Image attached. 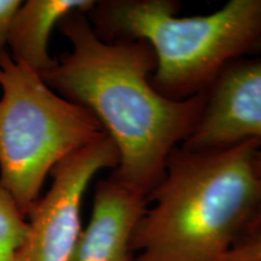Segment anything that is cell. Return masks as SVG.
Returning a JSON list of instances; mask_svg holds the SVG:
<instances>
[{
	"label": "cell",
	"instance_id": "cell-6",
	"mask_svg": "<svg viewBox=\"0 0 261 261\" xmlns=\"http://www.w3.org/2000/svg\"><path fill=\"white\" fill-rule=\"evenodd\" d=\"M203 94L200 120L181 149H220L246 140L261 144V60L230 63Z\"/></svg>",
	"mask_w": 261,
	"mask_h": 261
},
{
	"label": "cell",
	"instance_id": "cell-8",
	"mask_svg": "<svg viewBox=\"0 0 261 261\" xmlns=\"http://www.w3.org/2000/svg\"><path fill=\"white\" fill-rule=\"evenodd\" d=\"M94 0H28L16 12L8 38L9 54L39 75L51 69L56 60L48 54L51 31L73 11L89 12Z\"/></svg>",
	"mask_w": 261,
	"mask_h": 261
},
{
	"label": "cell",
	"instance_id": "cell-3",
	"mask_svg": "<svg viewBox=\"0 0 261 261\" xmlns=\"http://www.w3.org/2000/svg\"><path fill=\"white\" fill-rule=\"evenodd\" d=\"M175 0H102L86 12L100 40L146 41L158 65L150 84L175 102L207 92L232 62L261 48V0H231L180 17Z\"/></svg>",
	"mask_w": 261,
	"mask_h": 261
},
{
	"label": "cell",
	"instance_id": "cell-2",
	"mask_svg": "<svg viewBox=\"0 0 261 261\" xmlns=\"http://www.w3.org/2000/svg\"><path fill=\"white\" fill-rule=\"evenodd\" d=\"M246 140L227 148L177 146L148 195L132 237L133 261H223L252 223L260 202L254 156Z\"/></svg>",
	"mask_w": 261,
	"mask_h": 261
},
{
	"label": "cell",
	"instance_id": "cell-1",
	"mask_svg": "<svg viewBox=\"0 0 261 261\" xmlns=\"http://www.w3.org/2000/svg\"><path fill=\"white\" fill-rule=\"evenodd\" d=\"M57 25L73 48L40 77L96 117L120 152L113 174L149 195L169 154L197 125L204 94L181 102L161 96L150 84L158 65L152 47L143 40H100L86 12H70Z\"/></svg>",
	"mask_w": 261,
	"mask_h": 261
},
{
	"label": "cell",
	"instance_id": "cell-4",
	"mask_svg": "<svg viewBox=\"0 0 261 261\" xmlns=\"http://www.w3.org/2000/svg\"><path fill=\"white\" fill-rule=\"evenodd\" d=\"M0 184L27 218L55 166L107 133L8 50L0 52Z\"/></svg>",
	"mask_w": 261,
	"mask_h": 261
},
{
	"label": "cell",
	"instance_id": "cell-5",
	"mask_svg": "<svg viewBox=\"0 0 261 261\" xmlns=\"http://www.w3.org/2000/svg\"><path fill=\"white\" fill-rule=\"evenodd\" d=\"M120 152L108 135L67 156L51 171L52 185L28 214V232L11 261H69L81 233V203L90 181L115 169Z\"/></svg>",
	"mask_w": 261,
	"mask_h": 261
},
{
	"label": "cell",
	"instance_id": "cell-7",
	"mask_svg": "<svg viewBox=\"0 0 261 261\" xmlns=\"http://www.w3.org/2000/svg\"><path fill=\"white\" fill-rule=\"evenodd\" d=\"M148 204V195L113 173L98 181L90 224L69 261H133L132 237Z\"/></svg>",
	"mask_w": 261,
	"mask_h": 261
},
{
	"label": "cell",
	"instance_id": "cell-10",
	"mask_svg": "<svg viewBox=\"0 0 261 261\" xmlns=\"http://www.w3.org/2000/svg\"><path fill=\"white\" fill-rule=\"evenodd\" d=\"M223 261H261V221L241 236Z\"/></svg>",
	"mask_w": 261,
	"mask_h": 261
},
{
	"label": "cell",
	"instance_id": "cell-12",
	"mask_svg": "<svg viewBox=\"0 0 261 261\" xmlns=\"http://www.w3.org/2000/svg\"><path fill=\"white\" fill-rule=\"evenodd\" d=\"M254 169H255L257 180H259L260 184V202L259 205H257V210L255 212V215H254L252 223H250L249 227H248L247 230H249L250 227H253L254 225H256L261 221V148L257 150L255 152V156H254Z\"/></svg>",
	"mask_w": 261,
	"mask_h": 261
},
{
	"label": "cell",
	"instance_id": "cell-9",
	"mask_svg": "<svg viewBox=\"0 0 261 261\" xmlns=\"http://www.w3.org/2000/svg\"><path fill=\"white\" fill-rule=\"evenodd\" d=\"M28 223L12 195L0 184V261H11L24 242Z\"/></svg>",
	"mask_w": 261,
	"mask_h": 261
},
{
	"label": "cell",
	"instance_id": "cell-11",
	"mask_svg": "<svg viewBox=\"0 0 261 261\" xmlns=\"http://www.w3.org/2000/svg\"><path fill=\"white\" fill-rule=\"evenodd\" d=\"M21 0H0V52L8 50V38Z\"/></svg>",
	"mask_w": 261,
	"mask_h": 261
}]
</instances>
